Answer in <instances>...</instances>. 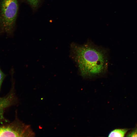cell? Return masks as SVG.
Instances as JSON below:
<instances>
[{"label": "cell", "mask_w": 137, "mask_h": 137, "mask_svg": "<svg viewBox=\"0 0 137 137\" xmlns=\"http://www.w3.org/2000/svg\"><path fill=\"white\" fill-rule=\"evenodd\" d=\"M127 136V137H137V126L134 129L129 133Z\"/></svg>", "instance_id": "7"}, {"label": "cell", "mask_w": 137, "mask_h": 137, "mask_svg": "<svg viewBox=\"0 0 137 137\" xmlns=\"http://www.w3.org/2000/svg\"><path fill=\"white\" fill-rule=\"evenodd\" d=\"M14 102L13 96L9 94L7 97L0 100V114L2 113L5 108L12 104Z\"/></svg>", "instance_id": "4"}, {"label": "cell", "mask_w": 137, "mask_h": 137, "mask_svg": "<svg viewBox=\"0 0 137 137\" xmlns=\"http://www.w3.org/2000/svg\"><path fill=\"white\" fill-rule=\"evenodd\" d=\"M35 134L29 125L17 119L6 126H0V137H34Z\"/></svg>", "instance_id": "3"}, {"label": "cell", "mask_w": 137, "mask_h": 137, "mask_svg": "<svg viewBox=\"0 0 137 137\" xmlns=\"http://www.w3.org/2000/svg\"><path fill=\"white\" fill-rule=\"evenodd\" d=\"M18 9V0H0V33H12Z\"/></svg>", "instance_id": "2"}, {"label": "cell", "mask_w": 137, "mask_h": 137, "mask_svg": "<svg viewBox=\"0 0 137 137\" xmlns=\"http://www.w3.org/2000/svg\"><path fill=\"white\" fill-rule=\"evenodd\" d=\"M73 58L83 77H96L105 74L107 71V52L90 41L82 45L72 43L71 45Z\"/></svg>", "instance_id": "1"}, {"label": "cell", "mask_w": 137, "mask_h": 137, "mask_svg": "<svg viewBox=\"0 0 137 137\" xmlns=\"http://www.w3.org/2000/svg\"><path fill=\"white\" fill-rule=\"evenodd\" d=\"M5 76V74L3 72L0 68V89L3 80Z\"/></svg>", "instance_id": "8"}, {"label": "cell", "mask_w": 137, "mask_h": 137, "mask_svg": "<svg viewBox=\"0 0 137 137\" xmlns=\"http://www.w3.org/2000/svg\"><path fill=\"white\" fill-rule=\"evenodd\" d=\"M30 6L33 10H35L38 8L41 0H25Z\"/></svg>", "instance_id": "6"}, {"label": "cell", "mask_w": 137, "mask_h": 137, "mask_svg": "<svg viewBox=\"0 0 137 137\" xmlns=\"http://www.w3.org/2000/svg\"><path fill=\"white\" fill-rule=\"evenodd\" d=\"M128 130L127 129H114L110 132L108 137H123Z\"/></svg>", "instance_id": "5"}]
</instances>
